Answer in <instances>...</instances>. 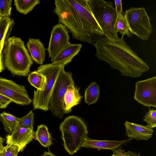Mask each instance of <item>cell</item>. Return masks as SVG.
<instances>
[{
    "label": "cell",
    "mask_w": 156,
    "mask_h": 156,
    "mask_svg": "<svg viewBox=\"0 0 156 156\" xmlns=\"http://www.w3.org/2000/svg\"><path fill=\"white\" fill-rule=\"evenodd\" d=\"M54 3V12L73 39L93 45L104 36L90 11L87 0H55Z\"/></svg>",
    "instance_id": "6da1fadb"
},
{
    "label": "cell",
    "mask_w": 156,
    "mask_h": 156,
    "mask_svg": "<svg viewBox=\"0 0 156 156\" xmlns=\"http://www.w3.org/2000/svg\"><path fill=\"white\" fill-rule=\"evenodd\" d=\"M124 36L122 34L118 39L105 36L96 41L93 44L96 49L95 56L118 70L123 76L140 77L150 68L128 45Z\"/></svg>",
    "instance_id": "7a4b0ae2"
},
{
    "label": "cell",
    "mask_w": 156,
    "mask_h": 156,
    "mask_svg": "<svg viewBox=\"0 0 156 156\" xmlns=\"http://www.w3.org/2000/svg\"><path fill=\"white\" fill-rule=\"evenodd\" d=\"M2 53L5 66L13 75H28L33 62L20 38L14 36L7 38Z\"/></svg>",
    "instance_id": "3957f363"
},
{
    "label": "cell",
    "mask_w": 156,
    "mask_h": 156,
    "mask_svg": "<svg viewBox=\"0 0 156 156\" xmlns=\"http://www.w3.org/2000/svg\"><path fill=\"white\" fill-rule=\"evenodd\" d=\"M65 149L72 155L81 147L88 133L87 127L81 119L72 115L66 118L59 126Z\"/></svg>",
    "instance_id": "277c9868"
},
{
    "label": "cell",
    "mask_w": 156,
    "mask_h": 156,
    "mask_svg": "<svg viewBox=\"0 0 156 156\" xmlns=\"http://www.w3.org/2000/svg\"><path fill=\"white\" fill-rule=\"evenodd\" d=\"M66 65L63 63H51L38 67L37 71L45 76L46 82L42 90H34L32 101L34 109L49 110V102L54 85L62 68Z\"/></svg>",
    "instance_id": "5b68a950"
},
{
    "label": "cell",
    "mask_w": 156,
    "mask_h": 156,
    "mask_svg": "<svg viewBox=\"0 0 156 156\" xmlns=\"http://www.w3.org/2000/svg\"><path fill=\"white\" fill-rule=\"evenodd\" d=\"M90 11L102 30L104 36L118 39L115 30L117 14L113 2L104 0H87Z\"/></svg>",
    "instance_id": "8992f818"
},
{
    "label": "cell",
    "mask_w": 156,
    "mask_h": 156,
    "mask_svg": "<svg viewBox=\"0 0 156 156\" xmlns=\"http://www.w3.org/2000/svg\"><path fill=\"white\" fill-rule=\"evenodd\" d=\"M124 16L130 33L141 40H148L152 32L153 28L145 9L143 7H132L126 10Z\"/></svg>",
    "instance_id": "52a82bcc"
},
{
    "label": "cell",
    "mask_w": 156,
    "mask_h": 156,
    "mask_svg": "<svg viewBox=\"0 0 156 156\" xmlns=\"http://www.w3.org/2000/svg\"><path fill=\"white\" fill-rule=\"evenodd\" d=\"M63 67L57 79L53 89L49 104V110L59 119L64 115V97L67 89L75 83L70 72L65 71Z\"/></svg>",
    "instance_id": "ba28073f"
},
{
    "label": "cell",
    "mask_w": 156,
    "mask_h": 156,
    "mask_svg": "<svg viewBox=\"0 0 156 156\" xmlns=\"http://www.w3.org/2000/svg\"><path fill=\"white\" fill-rule=\"evenodd\" d=\"M0 94L18 105H26L30 104L32 101L25 86L2 77H0Z\"/></svg>",
    "instance_id": "9c48e42d"
},
{
    "label": "cell",
    "mask_w": 156,
    "mask_h": 156,
    "mask_svg": "<svg viewBox=\"0 0 156 156\" xmlns=\"http://www.w3.org/2000/svg\"><path fill=\"white\" fill-rule=\"evenodd\" d=\"M134 99L146 107H156V77L137 81Z\"/></svg>",
    "instance_id": "30bf717a"
},
{
    "label": "cell",
    "mask_w": 156,
    "mask_h": 156,
    "mask_svg": "<svg viewBox=\"0 0 156 156\" xmlns=\"http://www.w3.org/2000/svg\"><path fill=\"white\" fill-rule=\"evenodd\" d=\"M70 37L67 28L58 23L54 25L51 31L47 49L49 57L52 58L69 43Z\"/></svg>",
    "instance_id": "8fae6325"
},
{
    "label": "cell",
    "mask_w": 156,
    "mask_h": 156,
    "mask_svg": "<svg viewBox=\"0 0 156 156\" xmlns=\"http://www.w3.org/2000/svg\"><path fill=\"white\" fill-rule=\"evenodd\" d=\"M34 133L33 129L30 128L21 127L16 128L11 134L6 136V143L17 146L20 152L22 151L34 138Z\"/></svg>",
    "instance_id": "7c38bea8"
},
{
    "label": "cell",
    "mask_w": 156,
    "mask_h": 156,
    "mask_svg": "<svg viewBox=\"0 0 156 156\" xmlns=\"http://www.w3.org/2000/svg\"><path fill=\"white\" fill-rule=\"evenodd\" d=\"M126 136L137 141L148 140L153 135L154 131L147 126H144L128 121L124 123Z\"/></svg>",
    "instance_id": "4fadbf2b"
},
{
    "label": "cell",
    "mask_w": 156,
    "mask_h": 156,
    "mask_svg": "<svg viewBox=\"0 0 156 156\" xmlns=\"http://www.w3.org/2000/svg\"><path fill=\"white\" fill-rule=\"evenodd\" d=\"M132 139L122 141L97 140L90 139L86 136L81 147L96 148L98 149H108L112 151L129 142Z\"/></svg>",
    "instance_id": "5bb4252c"
},
{
    "label": "cell",
    "mask_w": 156,
    "mask_h": 156,
    "mask_svg": "<svg viewBox=\"0 0 156 156\" xmlns=\"http://www.w3.org/2000/svg\"><path fill=\"white\" fill-rule=\"evenodd\" d=\"M82 44L69 43L54 58L51 59V63H63L66 65L72 61L80 51Z\"/></svg>",
    "instance_id": "9a60e30c"
},
{
    "label": "cell",
    "mask_w": 156,
    "mask_h": 156,
    "mask_svg": "<svg viewBox=\"0 0 156 156\" xmlns=\"http://www.w3.org/2000/svg\"><path fill=\"white\" fill-rule=\"evenodd\" d=\"M27 46L32 59L36 63L42 65L45 60V48L39 39H29Z\"/></svg>",
    "instance_id": "2e32d148"
},
{
    "label": "cell",
    "mask_w": 156,
    "mask_h": 156,
    "mask_svg": "<svg viewBox=\"0 0 156 156\" xmlns=\"http://www.w3.org/2000/svg\"><path fill=\"white\" fill-rule=\"evenodd\" d=\"M79 90L75 85L72 86L67 89L63 99L64 114L69 113L71 111L73 107L80 103L82 97L80 93Z\"/></svg>",
    "instance_id": "e0dca14e"
},
{
    "label": "cell",
    "mask_w": 156,
    "mask_h": 156,
    "mask_svg": "<svg viewBox=\"0 0 156 156\" xmlns=\"http://www.w3.org/2000/svg\"><path fill=\"white\" fill-rule=\"evenodd\" d=\"M14 23L10 17L0 16V49L3 48Z\"/></svg>",
    "instance_id": "ac0fdd59"
},
{
    "label": "cell",
    "mask_w": 156,
    "mask_h": 156,
    "mask_svg": "<svg viewBox=\"0 0 156 156\" xmlns=\"http://www.w3.org/2000/svg\"><path fill=\"white\" fill-rule=\"evenodd\" d=\"M36 139L43 147L49 148L52 144V138L49 133L47 127L41 124L37 126V130L34 133Z\"/></svg>",
    "instance_id": "d6986e66"
},
{
    "label": "cell",
    "mask_w": 156,
    "mask_h": 156,
    "mask_svg": "<svg viewBox=\"0 0 156 156\" xmlns=\"http://www.w3.org/2000/svg\"><path fill=\"white\" fill-rule=\"evenodd\" d=\"M20 119L5 112L0 114V121L3 124L5 131L9 134L15 129Z\"/></svg>",
    "instance_id": "ffe728a7"
},
{
    "label": "cell",
    "mask_w": 156,
    "mask_h": 156,
    "mask_svg": "<svg viewBox=\"0 0 156 156\" xmlns=\"http://www.w3.org/2000/svg\"><path fill=\"white\" fill-rule=\"evenodd\" d=\"M100 91L99 85L96 82H92L85 90V102L88 105L96 103L100 97Z\"/></svg>",
    "instance_id": "44dd1931"
},
{
    "label": "cell",
    "mask_w": 156,
    "mask_h": 156,
    "mask_svg": "<svg viewBox=\"0 0 156 156\" xmlns=\"http://www.w3.org/2000/svg\"><path fill=\"white\" fill-rule=\"evenodd\" d=\"M40 2L39 0H15L14 4L18 12L26 15Z\"/></svg>",
    "instance_id": "7402d4cb"
},
{
    "label": "cell",
    "mask_w": 156,
    "mask_h": 156,
    "mask_svg": "<svg viewBox=\"0 0 156 156\" xmlns=\"http://www.w3.org/2000/svg\"><path fill=\"white\" fill-rule=\"evenodd\" d=\"M28 80L31 85L38 90L43 89L46 82L45 76L37 70L33 71L29 74Z\"/></svg>",
    "instance_id": "603a6c76"
},
{
    "label": "cell",
    "mask_w": 156,
    "mask_h": 156,
    "mask_svg": "<svg viewBox=\"0 0 156 156\" xmlns=\"http://www.w3.org/2000/svg\"><path fill=\"white\" fill-rule=\"evenodd\" d=\"M115 30L116 33L127 35L131 38L132 35L130 32L126 20L124 12L121 14L117 18L115 26Z\"/></svg>",
    "instance_id": "cb8c5ba5"
},
{
    "label": "cell",
    "mask_w": 156,
    "mask_h": 156,
    "mask_svg": "<svg viewBox=\"0 0 156 156\" xmlns=\"http://www.w3.org/2000/svg\"><path fill=\"white\" fill-rule=\"evenodd\" d=\"M34 114L32 110L20 118L16 129L19 127L30 128L33 129Z\"/></svg>",
    "instance_id": "d4e9b609"
},
{
    "label": "cell",
    "mask_w": 156,
    "mask_h": 156,
    "mask_svg": "<svg viewBox=\"0 0 156 156\" xmlns=\"http://www.w3.org/2000/svg\"><path fill=\"white\" fill-rule=\"evenodd\" d=\"M12 0H0V16L10 17Z\"/></svg>",
    "instance_id": "484cf974"
},
{
    "label": "cell",
    "mask_w": 156,
    "mask_h": 156,
    "mask_svg": "<svg viewBox=\"0 0 156 156\" xmlns=\"http://www.w3.org/2000/svg\"><path fill=\"white\" fill-rule=\"evenodd\" d=\"M143 120L145 122L147 126L151 129L156 126V110L154 109H150L144 117Z\"/></svg>",
    "instance_id": "4316f807"
},
{
    "label": "cell",
    "mask_w": 156,
    "mask_h": 156,
    "mask_svg": "<svg viewBox=\"0 0 156 156\" xmlns=\"http://www.w3.org/2000/svg\"><path fill=\"white\" fill-rule=\"evenodd\" d=\"M0 152V156H17L20 152L19 147L12 144H7Z\"/></svg>",
    "instance_id": "83f0119b"
},
{
    "label": "cell",
    "mask_w": 156,
    "mask_h": 156,
    "mask_svg": "<svg viewBox=\"0 0 156 156\" xmlns=\"http://www.w3.org/2000/svg\"><path fill=\"white\" fill-rule=\"evenodd\" d=\"M113 153L111 156H141L140 153L131 151L126 152L124 149L119 147L112 151Z\"/></svg>",
    "instance_id": "f1b7e54d"
},
{
    "label": "cell",
    "mask_w": 156,
    "mask_h": 156,
    "mask_svg": "<svg viewBox=\"0 0 156 156\" xmlns=\"http://www.w3.org/2000/svg\"><path fill=\"white\" fill-rule=\"evenodd\" d=\"M12 102V101L10 99L0 94V108H6Z\"/></svg>",
    "instance_id": "f546056e"
},
{
    "label": "cell",
    "mask_w": 156,
    "mask_h": 156,
    "mask_svg": "<svg viewBox=\"0 0 156 156\" xmlns=\"http://www.w3.org/2000/svg\"><path fill=\"white\" fill-rule=\"evenodd\" d=\"M115 6V9H116L117 18L122 13L124 12L122 9V3L121 0H115L114 1Z\"/></svg>",
    "instance_id": "4dcf8cb0"
},
{
    "label": "cell",
    "mask_w": 156,
    "mask_h": 156,
    "mask_svg": "<svg viewBox=\"0 0 156 156\" xmlns=\"http://www.w3.org/2000/svg\"><path fill=\"white\" fill-rule=\"evenodd\" d=\"M3 48L0 49V73L4 69L2 53Z\"/></svg>",
    "instance_id": "1f68e13d"
},
{
    "label": "cell",
    "mask_w": 156,
    "mask_h": 156,
    "mask_svg": "<svg viewBox=\"0 0 156 156\" xmlns=\"http://www.w3.org/2000/svg\"><path fill=\"white\" fill-rule=\"evenodd\" d=\"M5 139L0 136V152L4 147L3 145V143L4 142Z\"/></svg>",
    "instance_id": "d6a6232c"
},
{
    "label": "cell",
    "mask_w": 156,
    "mask_h": 156,
    "mask_svg": "<svg viewBox=\"0 0 156 156\" xmlns=\"http://www.w3.org/2000/svg\"><path fill=\"white\" fill-rule=\"evenodd\" d=\"M39 156H55L54 154L50 152V151L48 152H45L43 154Z\"/></svg>",
    "instance_id": "836d02e7"
},
{
    "label": "cell",
    "mask_w": 156,
    "mask_h": 156,
    "mask_svg": "<svg viewBox=\"0 0 156 156\" xmlns=\"http://www.w3.org/2000/svg\"></svg>",
    "instance_id": "e575fe53"
}]
</instances>
